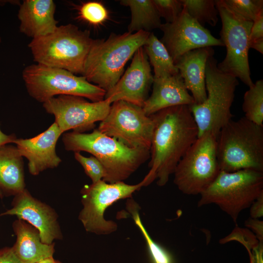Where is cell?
Here are the masks:
<instances>
[{
	"label": "cell",
	"mask_w": 263,
	"mask_h": 263,
	"mask_svg": "<svg viewBox=\"0 0 263 263\" xmlns=\"http://www.w3.org/2000/svg\"><path fill=\"white\" fill-rule=\"evenodd\" d=\"M0 263H22L15 255L12 247L0 249Z\"/></svg>",
	"instance_id": "35"
},
{
	"label": "cell",
	"mask_w": 263,
	"mask_h": 263,
	"mask_svg": "<svg viewBox=\"0 0 263 263\" xmlns=\"http://www.w3.org/2000/svg\"><path fill=\"white\" fill-rule=\"evenodd\" d=\"M232 13L246 21L253 22L263 13V0H221Z\"/></svg>",
	"instance_id": "28"
},
{
	"label": "cell",
	"mask_w": 263,
	"mask_h": 263,
	"mask_svg": "<svg viewBox=\"0 0 263 263\" xmlns=\"http://www.w3.org/2000/svg\"><path fill=\"white\" fill-rule=\"evenodd\" d=\"M216 136L207 132L198 137L179 162L174 183L187 195L201 194L219 174Z\"/></svg>",
	"instance_id": "9"
},
{
	"label": "cell",
	"mask_w": 263,
	"mask_h": 263,
	"mask_svg": "<svg viewBox=\"0 0 263 263\" xmlns=\"http://www.w3.org/2000/svg\"><path fill=\"white\" fill-rule=\"evenodd\" d=\"M56 5L53 0H24L18 17L19 30L33 38L48 35L57 27L55 18Z\"/></svg>",
	"instance_id": "19"
},
{
	"label": "cell",
	"mask_w": 263,
	"mask_h": 263,
	"mask_svg": "<svg viewBox=\"0 0 263 263\" xmlns=\"http://www.w3.org/2000/svg\"><path fill=\"white\" fill-rule=\"evenodd\" d=\"M154 123L149 167L144 178L147 186L156 180L165 186L180 160L198 138L190 106L167 108L150 116Z\"/></svg>",
	"instance_id": "1"
},
{
	"label": "cell",
	"mask_w": 263,
	"mask_h": 263,
	"mask_svg": "<svg viewBox=\"0 0 263 263\" xmlns=\"http://www.w3.org/2000/svg\"><path fill=\"white\" fill-rule=\"evenodd\" d=\"M25 188L23 157L16 146H0V192L15 196Z\"/></svg>",
	"instance_id": "22"
},
{
	"label": "cell",
	"mask_w": 263,
	"mask_h": 263,
	"mask_svg": "<svg viewBox=\"0 0 263 263\" xmlns=\"http://www.w3.org/2000/svg\"><path fill=\"white\" fill-rule=\"evenodd\" d=\"M214 55L212 47L198 48L184 54L175 63L186 88L191 93L195 104L203 103L207 98L206 64Z\"/></svg>",
	"instance_id": "20"
},
{
	"label": "cell",
	"mask_w": 263,
	"mask_h": 263,
	"mask_svg": "<svg viewBox=\"0 0 263 263\" xmlns=\"http://www.w3.org/2000/svg\"><path fill=\"white\" fill-rule=\"evenodd\" d=\"M22 76L29 94L43 103L60 95L78 96L97 102L104 99L106 93L84 76L38 63L26 67Z\"/></svg>",
	"instance_id": "8"
},
{
	"label": "cell",
	"mask_w": 263,
	"mask_h": 263,
	"mask_svg": "<svg viewBox=\"0 0 263 263\" xmlns=\"http://www.w3.org/2000/svg\"><path fill=\"white\" fill-rule=\"evenodd\" d=\"M216 7L222 21L220 38L226 47L224 60L217 63L222 72L239 78L251 87L248 59L249 34L253 22L244 20L230 12L222 2L216 0Z\"/></svg>",
	"instance_id": "11"
},
{
	"label": "cell",
	"mask_w": 263,
	"mask_h": 263,
	"mask_svg": "<svg viewBox=\"0 0 263 263\" xmlns=\"http://www.w3.org/2000/svg\"><path fill=\"white\" fill-rule=\"evenodd\" d=\"M249 255L250 263H263V242L259 244L251 250Z\"/></svg>",
	"instance_id": "37"
},
{
	"label": "cell",
	"mask_w": 263,
	"mask_h": 263,
	"mask_svg": "<svg viewBox=\"0 0 263 263\" xmlns=\"http://www.w3.org/2000/svg\"><path fill=\"white\" fill-rule=\"evenodd\" d=\"M143 47L153 68L154 78L171 76L179 73L166 47L153 33L150 32Z\"/></svg>",
	"instance_id": "24"
},
{
	"label": "cell",
	"mask_w": 263,
	"mask_h": 263,
	"mask_svg": "<svg viewBox=\"0 0 263 263\" xmlns=\"http://www.w3.org/2000/svg\"><path fill=\"white\" fill-rule=\"evenodd\" d=\"M78 18L93 26L103 24L109 18V13L100 1H89L82 3L76 7Z\"/></svg>",
	"instance_id": "29"
},
{
	"label": "cell",
	"mask_w": 263,
	"mask_h": 263,
	"mask_svg": "<svg viewBox=\"0 0 263 263\" xmlns=\"http://www.w3.org/2000/svg\"><path fill=\"white\" fill-rule=\"evenodd\" d=\"M62 134L54 122L44 132L33 138L15 140L14 143L19 153L28 161V170L32 175H37L48 169L56 168L61 163L56 147Z\"/></svg>",
	"instance_id": "17"
},
{
	"label": "cell",
	"mask_w": 263,
	"mask_h": 263,
	"mask_svg": "<svg viewBox=\"0 0 263 263\" xmlns=\"http://www.w3.org/2000/svg\"><path fill=\"white\" fill-rule=\"evenodd\" d=\"M111 104L106 99L91 102L78 96L60 95L45 102L43 107L54 115L55 122L63 133L70 130L84 132L93 129L96 122L107 116Z\"/></svg>",
	"instance_id": "13"
},
{
	"label": "cell",
	"mask_w": 263,
	"mask_h": 263,
	"mask_svg": "<svg viewBox=\"0 0 263 263\" xmlns=\"http://www.w3.org/2000/svg\"><path fill=\"white\" fill-rule=\"evenodd\" d=\"M144 186H146L144 179L136 185H129L123 181L109 183L101 180L85 185L80 191L83 208L78 219L86 231L97 235L115 231L116 223L105 219L106 210L120 200L131 198L134 192Z\"/></svg>",
	"instance_id": "10"
},
{
	"label": "cell",
	"mask_w": 263,
	"mask_h": 263,
	"mask_svg": "<svg viewBox=\"0 0 263 263\" xmlns=\"http://www.w3.org/2000/svg\"><path fill=\"white\" fill-rule=\"evenodd\" d=\"M217 63L214 56L208 59L205 74L207 98L200 104L190 106L198 128V137L209 132L217 138L233 116L231 107L239 81L235 76L220 71Z\"/></svg>",
	"instance_id": "6"
},
{
	"label": "cell",
	"mask_w": 263,
	"mask_h": 263,
	"mask_svg": "<svg viewBox=\"0 0 263 263\" xmlns=\"http://www.w3.org/2000/svg\"><path fill=\"white\" fill-rule=\"evenodd\" d=\"M16 241L12 248L22 263H37L53 257L55 244L42 242L39 231L25 221L17 219L13 223Z\"/></svg>",
	"instance_id": "21"
},
{
	"label": "cell",
	"mask_w": 263,
	"mask_h": 263,
	"mask_svg": "<svg viewBox=\"0 0 263 263\" xmlns=\"http://www.w3.org/2000/svg\"><path fill=\"white\" fill-rule=\"evenodd\" d=\"M126 208L144 237L152 263H173L171 254L154 242L148 233L139 216V206L132 198L127 201Z\"/></svg>",
	"instance_id": "25"
},
{
	"label": "cell",
	"mask_w": 263,
	"mask_h": 263,
	"mask_svg": "<svg viewBox=\"0 0 263 263\" xmlns=\"http://www.w3.org/2000/svg\"><path fill=\"white\" fill-rule=\"evenodd\" d=\"M163 35L160 41L166 47L175 64L184 54L198 48L224 46L220 38L191 17L186 9L171 23L162 24Z\"/></svg>",
	"instance_id": "14"
},
{
	"label": "cell",
	"mask_w": 263,
	"mask_h": 263,
	"mask_svg": "<svg viewBox=\"0 0 263 263\" xmlns=\"http://www.w3.org/2000/svg\"><path fill=\"white\" fill-rule=\"evenodd\" d=\"M120 3L130 9L131 19L128 27L129 33L150 32L159 28L162 24L152 0H121Z\"/></svg>",
	"instance_id": "23"
},
{
	"label": "cell",
	"mask_w": 263,
	"mask_h": 263,
	"mask_svg": "<svg viewBox=\"0 0 263 263\" xmlns=\"http://www.w3.org/2000/svg\"><path fill=\"white\" fill-rule=\"evenodd\" d=\"M250 218L258 219L263 216V193H262L250 207Z\"/></svg>",
	"instance_id": "36"
},
{
	"label": "cell",
	"mask_w": 263,
	"mask_h": 263,
	"mask_svg": "<svg viewBox=\"0 0 263 263\" xmlns=\"http://www.w3.org/2000/svg\"><path fill=\"white\" fill-rule=\"evenodd\" d=\"M242 109L249 121L263 127V80H257L244 93Z\"/></svg>",
	"instance_id": "26"
},
{
	"label": "cell",
	"mask_w": 263,
	"mask_h": 263,
	"mask_svg": "<svg viewBox=\"0 0 263 263\" xmlns=\"http://www.w3.org/2000/svg\"><path fill=\"white\" fill-rule=\"evenodd\" d=\"M249 48H253L263 54V39L257 40L249 43Z\"/></svg>",
	"instance_id": "39"
},
{
	"label": "cell",
	"mask_w": 263,
	"mask_h": 263,
	"mask_svg": "<svg viewBox=\"0 0 263 263\" xmlns=\"http://www.w3.org/2000/svg\"><path fill=\"white\" fill-rule=\"evenodd\" d=\"M237 240L242 244L246 248L249 254L251 250L259 243L254 234L248 230L236 227L227 237L220 241L222 244L225 243L231 240Z\"/></svg>",
	"instance_id": "32"
},
{
	"label": "cell",
	"mask_w": 263,
	"mask_h": 263,
	"mask_svg": "<svg viewBox=\"0 0 263 263\" xmlns=\"http://www.w3.org/2000/svg\"><path fill=\"white\" fill-rule=\"evenodd\" d=\"M161 17L166 22L171 23L176 20L183 10L181 0H152Z\"/></svg>",
	"instance_id": "31"
},
{
	"label": "cell",
	"mask_w": 263,
	"mask_h": 263,
	"mask_svg": "<svg viewBox=\"0 0 263 263\" xmlns=\"http://www.w3.org/2000/svg\"><path fill=\"white\" fill-rule=\"evenodd\" d=\"M0 198H3V196L2 195V194H1V193L0 192Z\"/></svg>",
	"instance_id": "41"
},
{
	"label": "cell",
	"mask_w": 263,
	"mask_h": 263,
	"mask_svg": "<svg viewBox=\"0 0 263 263\" xmlns=\"http://www.w3.org/2000/svg\"><path fill=\"white\" fill-rule=\"evenodd\" d=\"M245 225L252 229L260 242H263V222L258 219L248 218L245 221Z\"/></svg>",
	"instance_id": "34"
},
{
	"label": "cell",
	"mask_w": 263,
	"mask_h": 263,
	"mask_svg": "<svg viewBox=\"0 0 263 263\" xmlns=\"http://www.w3.org/2000/svg\"><path fill=\"white\" fill-rule=\"evenodd\" d=\"M189 15L204 26L207 23L215 26L219 13L215 0H181Z\"/></svg>",
	"instance_id": "27"
},
{
	"label": "cell",
	"mask_w": 263,
	"mask_h": 263,
	"mask_svg": "<svg viewBox=\"0 0 263 263\" xmlns=\"http://www.w3.org/2000/svg\"><path fill=\"white\" fill-rule=\"evenodd\" d=\"M263 193V171L221 170L212 183L200 194L198 207L215 204L236 223L241 212L250 207Z\"/></svg>",
	"instance_id": "7"
},
{
	"label": "cell",
	"mask_w": 263,
	"mask_h": 263,
	"mask_svg": "<svg viewBox=\"0 0 263 263\" xmlns=\"http://www.w3.org/2000/svg\"><path fill=\"white\" fill-rule=\"evenodd\" d=\"M62 141L68 151H86L96 157L106 171L103 180L109 183L127 179L150 157V150L129 147L97 129L91 133H65Z\"/></svg>",
	"instance_id": "2"
},
{
	"label": "cell",
	"mask_w": 263,
	"mask_h": 263,
	"mask_svg": "<svg viewBox=\"0 0 263 263\" xmlns=\"http://www.w3.org/2000/svg\"><path fill=\"white\" fill-rule=\"evenodd\" d=\"M150 33H112L106 39H93L82 76L107 92L119 80L126 63L144 46Z\"/></svg>",
	"instance_id": "3"
},
{
	"label": "cell",
	"mask_w": 263,
	"mask_h": 263,
	"mask_svg": "<svg viewBox=\"0 0 263 263\" xmlns=\"http://www.w3.org/2000/svg\"><path fill=\"white\" fill-rule=\"evenodd\" d=\"M93 39L89 31L68 24L58 26L48 35L32 39L28 47L37 63L82 75Z\"/></svg>",
	"instance_id": "5"
},
{
	"label": "cell",
	"mask_w": 263,
	"mask_h": 263,
	"mask_svg": "<svg viewBox=\"0 0 263 263\" xmlns=\"http://www.w3.org/2000/svg\"><path fill=\"white\" fill-rule=\"evenodd\" d=\"M153 75L143 47L137 50L132 61L116 84L106 93L104 99L111 104L123 100L142 107L149 97Z\"/></svg>",
	"instance_id": "15"
},
{
	"label": "cell",
	"mask_w": 263,
	"mask_h": 263,
	"mask_svg": "<svg viewBox=\"0 0 263 263\" xmlns=\"http://www.w3.org/2000/svg\"></svg>",
	"instance_id": "42"
},
{
	"label": "cell",
	"mask_w": 263,
	"mask_h": 263,
	"mask_svg": "<svg viewBox=\"0 0 263 263\" xmlns=\"http://www.w3.org/2000/svg\"><path fill=\"white\" fill-rule=\"evenodd\" d=\"M263 39V13L253 22L249 34V43Z\"/></svg>",
	"instance_id": "33"
},
{
	"label": "cell",
	"mask_w": 263,
	"mask_h": 263,
	"mask_svg": "<svg viewBox=\"0 0 263 263\" xmlns=\"http://www.w3.org/2000/svg\"><path fill=\"white\" fill-rule=\"evenodd\" d=\"M17 138L14 134L8 135L4 133L0 128V146L11 143H14Z\"/></svg>",
	"instance_id": "38"
},
{
	"label": "cell",
	"mask_w": 263,
	"mask_h": 263,
	"mask_svg": "<svg viewBox=\"0 0 263 263\" xmlns=\"http://www.w3.org/2000/svg\"><path fill=\"white\" fill-rule=\"evenodd\" d=\"M216 151L220 170L263 172V127L245 117L231 120L217 136Z\"/></svg>",
	"instance_id": "4"
},
{
	"label": "cell",
	"mask_w": 263,
	"mask_h": 263,
	"mask_svg": "<svg viewBox=\"0 0 263 263\" xmlns=\"http://www.w3.org/2000/svg\"><path fill=\"white\" fill-rule=\"evenodd\" d=\"M37 263H62L61 262L55 260L53 257L44 259Z\"/></svg>",
	"instance_id": "40"
},
{
	"label": "cell",
	"mask_w": 263,
	"mask_h": 263,
	"mask_svg": "<svg viewBox=\"0 0 263 263\" xmlns=\"http://www.w3.org/2000/svg\"><path fill=\"white\" fill-rule=\"evenodd\" d=\"M74 156L82 166L84 172L92 181L95 183L103 180L106 176V171L100 162L94 156L85 157L80 152H75Z\"/></svg>",
	"instance_id": "30"
},
{
	"label": "cell",
	"mask_w": 263,
	"mask_h": 263,
	"mask_svg": "<svg viewBox=\"0 0 263 263\" xmlns=\"http://www.w3.org/2000/svg\"><path fill=\"white\" fill-rule=\"evenodd\" d=\"M11 208L0 214L16 215L38 230L42 243L51 244L62 238L57 215L49 206L33 197L25 188L14 196Z\"/></svg>",
	"instance_id": "16"
},
{
	"label": "cell",
	"mask_w": 263,
	"mask_h": 263,
	"mask_svg": "<svg viewBox=\"0 0 263 263\" xmlns=\"http://www.w3.org/2000/svg\"><path fill=\"white\" fill-rule=\"evenodd\" d=\"M152 85V93L142 107L147 116L167 108L194 104V99L188 93L179 73L154 78Z\"/></svg>",
	"instance_id": "18"
},
{
	"label": "cell",
	"mask_w": 263,
	"mask_h": 263,
	"mask_svg": "<svg viewBox=\"0 0 263 263\" xmlns=\"http://www.w3.org/2000/svg\"><path fill=\"white\" fill-rule=\"evenodd\" d=\"M97 130L130 148L150 150L154 123L142 107L119 100L112 103Z\"/></svg>",
	"instance_id": "12"
}]
</instances>
